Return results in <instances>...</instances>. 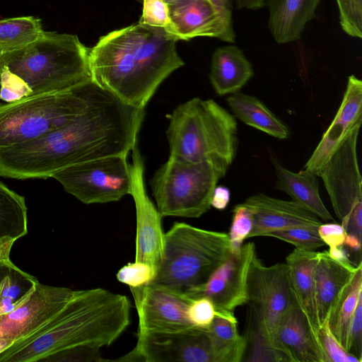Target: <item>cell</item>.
Wrapping results in <instances>:
<instances>
[{"instance_id": "6da1fadb", "label": "cell", "mask_w": 362, "mask_h": 362, "mask_svg": "<svg viewBox=\"0 0 362 362\" xmlns=\"http://www.w3.org/2000/svg\"><path fill=\"white\" fill-rule=\"evenodd\" d=\"M145 108L131 105L98 85L83 111L64 126L13 146L12 158L24 179H47L90 160L129 155L138 142Z\"/></svg>"}, {"instance_id": "7a4b0ae2", "label": "cell", "mask_w": 362, "mask_h": 362, "mask_svg": "<svg viewBox=\"0 0 362 362\" xmlns=\"http://www.w3.org/2000/svg\"><path fill=\"white\" fill-rule=\"evenodd\" d=\"M165 28L139 21L102 36L89 48L92 81L122 101L145 108L159 86L184 66Z\"/></svg>"}, {"instance_id": "3957f363", "label": "cell", "mask_w": 362, "mask_h": 362, "mask_svg": "<svg viewBox=\"0 0 362 362\" xmlns=\"http://www.w3.org/2000/svg\"><path fill=\"white\" fill-rule=\"evenodd\" d=\"M130 309L124 295L102 288L76 290L56 315L0 353V362L45 361L77 346H110L129 325Z\"/></svg>"}, {"instance_id": "277c9868", "label": "cell", "mask_w": 362, "mask_h": 362, "mask_svg": "<svg viewBox=\"0 0 362 362\" xmlns=\"http://www.w3.org/2000/svg\"><path fill=\"white\" fill-rule=\"evenodd\" d=\"M88 54L76 35L44 30L26 47L0 55V99L11 103L91 81Z\"/></svg>"}, {"instance_id": "5b68a950", "label": "cell", "mask_w": 362, "mask_h": 362, "mask_svg": "<svg viewBox=\"0 0 362 362\" xmlns=\"http://www.w3.org/2000/svg\"><path fill=\"white\" fill-rule=\"evenodd\" d=\"M168 118L170 158L232 164L238 146V123L216 101L193 98L177 105Z\"/></svg>"}, {"instance_id": "8992f818", "label": "cell", "mask_w": 362, "mask_h": 362, "mask_svg": "<svg viewBox=\"0 0 362 362\" xmlns=\"http://www.w3.org/2000/svg\"><path fill=\"white\" fill-rule=\"evenodd\" d=\"M231 252L228 233L175 222L165 233L163 257L151 283L186 292L204 284Z\"/></svg>"}, {"instance_id": "52a82bcc", "label": "cell", "mask_w": 362, "mask_h": 362, "mask_svg": "<svg viewBox=\"0 0 362 362\" xmlns=\"http://www.w3.org/2000/svg\"><path fill=\"white\" fill-rule=\"evenodd\" d=\"M97 87L91 81L69 90L0 103V149L31 141L65 125L83 111Z\"/></svg>"}, {"instance_id": "ba28073f", "label": "cell", "mask_w": 362, "mask_h": 362, "mask_svg": "<svg viewBox=\"0 0 362 362\" xmlns=\"http://www.w3.org/2000/svg\"><path fill=\"white\" fill-rule=\"evenodd\" d=\"M228 168L221 163L169 157L149 182L161 216L199 218L206 213L214 189Z\"/></svg>"}, {"instance_id": "9c48e42d", "label": "cell", "mask_w": 362, "mask_h": 362, "mask_svg": "<svg viewBox=\"0 0 362 362\" xmlns=\"http://www.w3.org/2000/svg\"><path fill=\"white\" fill-rule=\"evenodd\" d=\"M127 156H110L79 163L60 170L52 177L83 204L117 202L131 192Z\"/></svg>"}, {"instance_id": "30bf717a", "label": "cell", "mask_w": 362, "mask_h": 362, "mask_svg": "<svg viewBox=\"0 0 362 362\" xmlns=\"http://www.w3.org/2000/svg\"><path fill=\"white\" fill-rule=\"evenodd\" d=\"M247 296L250 305L248 313L255 319L273 347L281 320L296 305L291 291L286 263L265 266L255 253L248 269Z\"/></svg>"}, {"instance_id": "8fae6325", "label": "cell", "mask_w": 362, "mask_h": 362, "mask_svg": "<svg viewBox=\"0 0 362 362\" xmlns=\"http://www.w3.org/2000/svg\"><path fill=\"white\" fill-rule=\"evenodd\" d=\"M135 347L116 361L214 362L209 329L137 332Z\"/></svg>"}, {"instance_id": "7c38bea8", "label": "cell", "mask_w": 362, "mask_h": 362, "mask_svg": "<svg viewBox=\"0 0 362 362\" xmlns=\"http://www.w3.org/2000/svg\"><path fill=\"white\" fill-rule=\"evenodd\" d=\"M168 5L170 23L165 30L178 40L212 37L235 42L229 0H180Z\"/></svg>"}, {"instance_id": "4fadbf2b", "label": "cell", "mask_w": 362, "mask_h": 362, "mask_svg": "<svg viewBox=\"0 0 362 362\" xmlns=\"http://www.w3.org/2000/svg\"><path fill=\"white\" fill-rule=\"evenodd\" d=\"M361 123L354 125L320 172L337 218L344 221L354 206L362 202V177L357 156Z\"/></svg>"}, {"instance_id": "5bb4252c", "label": "cell", "mask_w": 362, "mask_h": 362, "mask_svg": "<svg viewBox=\"0 0 362 362\" xmlns=\"http://www.w3.org/2000/svg\"><path fill=\"white\" fill-rule=\"evenodd\" d=\"M255 253V245L252 242L238 250H232L228 258L204 284L185 293L192 298H209L215 307L216 315L235 317V310L247 303V278Z\"/></svg>"}, {"instance_id": "9a60e30c", "label": "cell", "mask_w": 362, "mask_h": 362, "mask_svg": "<svg viewBox=\"0 0 362 362\" xmlns=\"http://www.w3.org/2000/svg\"><path fill=\"white\" fill-rule=\"evenodd\" d=\"M129 289L138 315L137 332H174L196 327L187 316L192 298L185 292L152 283Z\"/></svg>"}, {"instance_id": "2e32d148", "label": "cell", "mask_w": 362, "mask_h": 362, "mask_svg": "<svg viewBox=\"0 0 362 362\" xmlns=\"http://www.w3.org/2000/svg\"><path fill=\"white\" fill-rule=\"evenodd\" d=\"M131 151L132 163L130 164V195L133 197L136 209L135 261L146 262L158 271L164 247L163 216L146 192L144 161L138 142Z\"/></svg>"}, {"instance_id": "e0dca14e", "label": "cell", "mask_w": 362, "mask_h": 362, "mask_svg": "<svg viewBox=\"0 0 362 362\" xmlns=\"http://www.w3.org/2000/svg\"><path fill=\"white\" fill-rule=\"evenodd\" d=\"M76 290L38 282L29 298L13 311L0 316V339L13 343L36 332L73 298Z\"/></svg>"}, {"instance_id": "ac0fdd59", "label": "cell", "mask_w": 362, "mask_h": 362, "mask_svg": "<svg viewBox=\"0 0 362 362\" xmlns=\"http://www.w3.org/2000/svg\"><path fill=\"white\" fill-rule=\"evenodd\" d=\"M251 212L252 228L247 238L266 236L270 232L292 227H319L317 216L296 204L262 193L250 196L243 203Z\"/></svg>"}, {"instance_id": "d6986e66", "label": "cell", "mask_w": 362, "mask_h": 362, "mask_svg": "<svg viewBox=\"0 0 362 362\" xmlns=\"http://www.w3.org/2000/svg\"><path fill=\"white\" fill-rule=\"evenodd\" d=\"M317 255V251L310 252L296 248L286 257V264L294 301L305 316L312 334L321 348L319 341L320 322L314 281Z\"/></svg>"}, {"instance_id": "ffe728a7", "label": "cell", "mask_w": 362, "mask_h": 362, "mask_svg": "<svg viewBox=\"0 0 362 362\" xmlns=\"http://www.w3.org/2000/svg\"><path fill=\"white\" fill-rule=\"evenodd\" d=\"M273 347L283 353L288 361L327 362L305 316L296 305L281 320Z\"/></svg>"}, {"instance_id": "44dd1931", "label": "cell", "mask_w": 362, "mask_h": 362, "mask_svg": "<svg viewBox=\"0 0 362 362\" xmlns=\"http://www.w3.org/2000/svg\"><path fill=\"white\" fill-rule=\"evenodd\" d=\"M320 0H267L269 30L279 44L298 40Z\"/></svg>"}, {"instance_id": "7402d4cb", "label": "cell", "mask_w": 362, "mask_h": 362, "mask_svg": "<svg viewBox=\"0 0 362 362\" xmlns=\"http://www.w3.org/2000/svg\"><path fill=\"white\" fill-rule=\"evenodd\" d=\"M356 267L347 266L336 261L329 256L327 250L317 252L314 281L320 325L329 317L336 301L352 278Z\"/></svg>"}, {"instance_id": "603a6c76", "label": "cell", "mask_w": 362, "mask_h": 362, "mask_svg": "<svg viewBox=\"0 0 362 362\" xmlns=\"http://www.w3.org/2000/svg\"><path fill=\"white\" fill-rule=\"evenodd\" d=\"M253 75L251 63L237 46H223L214 52L209 79L217 95L238 92Z\"/></svg>"}, {"instance_id": "cb8c5ba5", "label": "cell", "mask_w": 362, "mask_h": 362, "mask_svg": "<svg viewBox=\"0 0 362 362\" xmlns=\"http://www.w3.org/2000/svg\"><path fill=\"white\" fill-rule=\"evenodd\" d=\"M271 160L275 169L277 189L288 194L291 201L320 219L334 220L320 197L317 175L304 169L294 173L282 166L274 158L271 157Z\"/></svg>"}, {"instance_id": "d4e9b609", "label": "cell", "mask_w": 362, "mask_h": 362, "mask_svg": "<svg viewBox=\"0 0 362 362\" xmlns=\"http://www.w3.org/2000/svg\"><path fill=\"white\" fill-rule=\"evenodd\" d=\"M226 102L235 117L247 125L279 139L288 137L287 126L257 98L237 92Z\"/></svg>"}, {"instance_id": "484cf974", "label": "cell", "mask_w": 362, "mask_h": 362, "mask_svg": "<svg viewBox=\"0 0 362 362\" xmlns=\"http://www.w3.org/2000/svg\"><path fill=\"white\" fill-rule=\"evenodd\" d=\"M39 281L21 270L10 259L0 261V316L21 305Z\"/></svg>"}, {"instance_id": "4316f807", "label": "cell", "mask_w": 362, "mask_h": 362, "mask_svg": "<svg viewBox=\"0 0 362 362\" xmlns=\"http://www.w3.org/2000/svg\"><path fill=\"white\" fill-rule=\"evenodd\" d=\"M236 317L216 315L209 333L214 362H240L247 348L245 336L239 334Z\"/></svg>"}, {"instance_id": "83f0119b", "label": "cell", "mask_w": 362, "mask_h": 362, "mask_svg": "<svg viewBox=\"0 0 362 362\" xmlns=\"http://www.w3.org/2000/svg\"><path fill=\"white\" fill-rule=\"evenodd\" d=\"M362 298V265L360 262L336 301L329 316V325L336 339L346 350L350 322Z\"/></svg>"}, {"instance_id": "f1b7e54d", "label": "cell", "mask_w": 362, "mask_h": 362, "mask_svg": "<svg viewBox=\"0 0 362 362\" xmlns=\"http://www.w3.org/2000/svg\"><path fill=\"white\" fill-rule=\"evenodd\" d=\"M25 198L0 181V240H13L28 233Z\"/></svg>"}, {"instance_id": "f546056e", "label": "cell", "mask_w": 362, "mask_h": 362, "mask_svg": "<svg viewBox=\"0 0 362 362\" xmlns=\"http://www.w3.org/2000/svg\"><path fill=\"white\" fill-rule=\"evenodd\" d=\"M43 32L41 20L33 16L0 20V55L26 47Z\"/></svg>"}, {"instance_id": "4dcf8cb0", "label": "cell", "mask_w": 362, "mask_h": 362, "mask_svg": "<svg viewBox=\"0 0 362 362\" xmlns=\"http://www.w3.org/2000/svg\"><path fill=\"white\" fill-rule=\"evenodd\" d=\"M351 129L334 117L303 169L318 176Z\"/></svg>"}, {"instance_id": "1f68e13d", "label": "cell", "mask_w": 362, "mask_h": 362, "mask_svg": "<svg viewBox=\"0 0 362 362\" xmlns=\"http://www.w3.org/2000/svg\"><path fill=\"white\" fill-rule=\"evenodd\" d=\"M247 318V327L244 335L247 341L245 361L250 362L288 361L283 353L271 346L253 316L249 313Z\"/></svg>"}, {"instance_id": "d6a6232c", "label": "cell", "mask_w": 362, "mask_h": 362, "mask_svg": "<svg viewBox=\"0 0 362 362\" xmlns=\"http://www.w3.org/2000/svg\"><path fill=\"white\" fill-rule=\"evenodd\" d=\"M334 117L348 129L362 122V81L354 75L348 78L342 101Z\"/></svg>"}, {"instance_id": "836d02e7", "label": "cell", "mask_w": 362, "mask_h": 362, "mask_svg": "<svg viewBox=\"0 0 362 362\" xmlns=\"http://www.w3.org/2000/svg\"><path fill=\"white\" fill-rule=\"evenodd\" d=\"M317 227H292L270 232L266 236L288 243L296 249L315 252L325 245Z\"/></svg>"}, {"instance_id": "e575fe53", "label": "cell", "mask_w": 362, "mask_h": 362, "mask_svg": "<svg viewBox=\"0 0 362 362\" xmlns=\"http://www.w3.org/2000/svg\"><path fill=\"white\" fill-rule=\"evenodd\" d=\"M342 30L353 37H362V0H336Z\"/></svg>"}, {"instance_id": "d590c367", "label": "cell", "mask_w": 362, "mask_h": 362, "mask_svg": "<svg viewBox=\"0 0 362 362\" xmlns=\"http://www.w3.org/2000/svg\"><path fill=\"white\" fill-rule=\"evenodd\" d=\"M319 341L327 362H361L349 353L336 339L329 325V317L320 325Z\"/></svg>"}, {"instance_id": "8d00e7d4", "label": "cell", "mask_w": 362, "mask_h": 362, "mask_svg": "<svg viewBox=\"0 0 362 362\" xmlns=\"http://www.w3.org/2000/svg\"><path fill=\"white\" fill-rule=\"evenodd\" d=\"M157 270L151 265L139 261L121 267L116 274L117 280L129 287H139L153 281Z\"/></svg>"}, {"instance_id": "74e56055", "label": "cell", "mask_w": 362, "mask_h": 362, "mask_svg": "<svg viewBox=\"0 0 362 362\" xmlns=\"http://www.w3.org/2000/svg\"><path fill=\"white\" fill-rule=\"evenodd\" d=\"M253 218L250 211L243 204L235 206L232 223L228 233L232 250H238L252 230Z\"/></svg>"}, {"instance_id": "f35d334b", "label": "cell", "mask_w": 362, "mask_h": 362, "mask_svg": "<svg viewBox=\"0 0 362 362\" xmlns=\"http://www.w3.org/2000/svg\"><path fill=\"white\" fill-rule=\"evenodd\" d=\"M216 315L213 303L206 297L192 298L187 308L189 320L198 328L209 329Z\"/></svg>"}, {"instance_id": "ab89813d", "label": "cell", "mask_w": 362, "mask_h": 362, "mask_svg": "<svg viewBox=\"0 0 362 362\" xmlns=\"http://www.w3.org/2000/svg\"><path fill=\"white\" fill-rule=\"evenodd\" d=\"M100 348L93 346H77L57 352L45 360L46 362H101Z\"/></svg>"}, {"instance_id": "60d3db41", "label": "cell", "mask_w": 362, "mask_h": 362, "mask_svg": "<svg viewBox=\"0 0 362 362\" xmlns=\"http://www.w3.org/2000/svg\"><path fill=\"white\" fill-rule=\"evenodd\" d=\"M139 21L144 24L166 29L170 23L168 5L164 0H143Z\"/></svg>"}, {"instance_id": "b9f144b4", "label": "cell", "mask_w": 362, "mask_h": 362, "mask_svg": "<svg viewBox=\"0 0 362 362\" xmlns=\"http://www.w3.org/2000/svg\"><path fill=\"white\" fill-rule=\"evenodd\" d=\"M346 351L362 361V298L357 304L350 322Z\"/></svg>"}, {"instance_id": "7bdbcfd3", "label": "cell", "mask_w": 362, "mask_h": 362, "mask_svg": "<svg viewBox=\"0 0 362 362\" xmlns=\"http://www.w3.org/2000/svg\"><path fill=\"white\" fill-rule=\"evenodd\" d=\"M320 237L329 247H341L344 245L346 231L341 224L322 223L317 228Z\"/></svg>"}, {"instance_id": "ee69618b", "label": "cell", "mask_w": 362, "mask_h": 362, "mask_svg": "<svg viewBox=\"0 0 362 362\" xmlns=\"http://www.w3.org/2000/svg\"><path fill=\"white\" fill-rule=\"evenodd\" d=\"M347 233L362 238V202L357 204L347 218L341 222Z\"/></svg>"}, {"instance_id": "f6af8a7d", "label": "cell", "mask_w": 362, "mask_h": 362, "mask_svg": "<svg viewBox=\"0 0 362 362\" xmlns=\"http://www.w3.org/2000/svg\"><path fill=\"white\" fill-rule=\"evenodd\" d=\"M229 201V189L222 185L216 186L211 199V206L218 210H223L227 207Z\"/></svg>"}, {"instance_id": "bcb514c9", "label": "cell", "mask_w": 362, "mask_h": 362, "mask_svg": "<svg viewBox=\"0 0 362 362\" xmlns=\"http://www.w3.org/2000/svg\"><path fill=\"white\" fill-rule=\"evenodd\" d=\"M327 252L331 257H332L334 259L340 263H342L347 266L354 265L351 261L349 259L347 253L346 252L344 249H343V246L329 247V250H327Z\"/></svg>"}, {"instance_id": "7dc6e473", "label": "cell", "mask_w": 362, "mask_h": 362, "mask_svg": "<svg viewBox=\"0 0 362 362\" xmlns=\"http://www.w3.org/2000/svg\"><path fill=\"white\" fill-rule=\"evenodd\" d=\"M239 8L257 10L264 5V0H235Z\"/></svg>"}, {"instance_id": "c3c4849f", "label": "cell", "mask_w": 362, "mask_h": 362, "mask_svg": "<svg viewBox=\"0 0 362 362\" xmlns=\"http://www.w3.org/2000/svg\"><path fill=\"white\" fill-rule=\"evenodd\" d=\"M13 240H0V261L10 259V253L13 243Z\"/></svg>"}, {"instance_id": "681fc988", "label": "cell", "mask_w": 362, "mask_h": 362, "mask_svg": "<svg viewBox=\"0 0 362 362\" xmlns=\"http://www.w3.org/2000/svg\"><path fill=\"white\" fill-rule=\"evenodd\" d=\"M344 245L349 246L355 251H360L361 247V240L353 234L347 233Z\"/></svg>"}, {"instance_id": "f907efd6", "label": "cell", "mask_w": 362, "mask_h": 362, "mask_svg": "<svg viewBox=\"0 0 362 362\" xmlns=\"http://www.w3.org/2000/svg\"><path fill=\"white\" fill-rule=\"evenodd\" d=\"M13 342L8 339H0V353L8 348Z\"/></svg>"}, {"instance_id": "816d5d0a", "label": "cell", "mask_w": 362, "mask_h": 362, "mask_svg": "<svg viewBox=\"0 0 362 362\" xmlns=\"http://www.w3.org/2000/svg\"><path fill=\"white\" fill-rule=\"evenodd\" d=\"M168 4H170L173 3H175L176 1H180V0H164Z\"/></svg>"}]
</instances>
